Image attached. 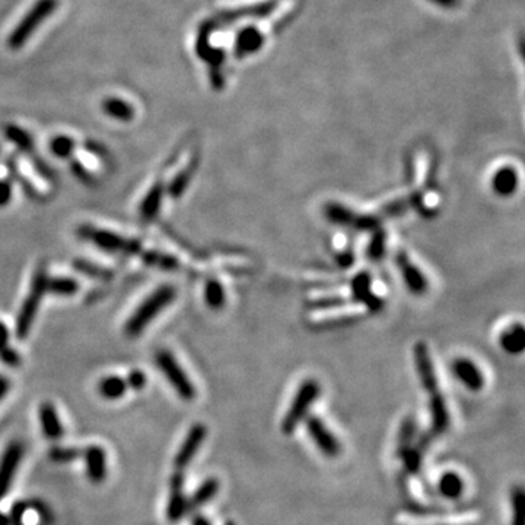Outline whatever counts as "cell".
Listing matches in <instances>:
<instances>
[{
    "label": "cell",
    "mask_w": 525,
    "mask_h": 525,
    "mask_svg": "<svg viewBox=\"0 0 525 525\" xmlns=\"http://www.w3.org/2000/svg\"><path fill=\"white\" fill-rule=\"evenodd\" d=\"M175 296H177V291L171 285H162L158 289H155L154 294L149 295L139 305V308L133 313L130 320L125 322V327H124L125 336L128 337L139 336L162 310H165V308L174 301Z\"/></svg>",
    "instance_id": "cell-1"
},
{
    "label": "cell",
    "mask_w": 525,
    "mask_h": 525,
    "mask_svg": "<svg viewBox=\"0 0 525 525\" xmlns=\"http://www.w3.org/2000/svg\"><path fill=\"white\" fill-rule=\"evenodd\" d=\"M47 280H48L47 267H46L44 263H41V264L37 266V268H35V271H34L29 294L25 298V301L21 306V310H20V314H18V318H16V336H18V339L24 340L28 336V333L32 327V322L35 320V315H37L41 299L47 294Z\"/></svg>",
    "instance_id": "cell-2"
},
{
    "label": "cell",
    "mask_w": 525,
    "mask_h": 525,
    "mask_svg": "<svg viewBox=\"0 0 525 525\" xmlns=\"http://www.w3.org/2000/svg\"><path fill=\"white\" fill-rule=\"evenodd\" d=\"M78 235L82 240L93 243L95 247L107 252H116V254L123 256H140V252L143 251L140 241L133 238H124L118 233L93 225L79 226Z\"/></svg>",
    "instance_id": "cell-3"
},
{
    "label": "cell",
    "mask_w": 525,
    "mask_h": 525,
    "mask_svg": "<svg viewBox=\"0 0 525 525\" xmlns=\"http://www.w3.org/2000/svg\"><path fill=\"white\" fill-rule=\"evenodd\" d=\"M320 393L321 388L315 379H306V381L299 386L294 400L282 421V432L285 435H292L296 430L299 423L306 418L308 410H310L313 403L317 400Z\"/></svg>",
    "instance_id": "cell-4"
},
{
    "label": "cell",
    "mask_w": 525,
    "mask_h": 525,
    "mask_svg": "<svg viewBox=\"0 0 525 525\" xmlns=\"http://www.w3.org/2000/svg\"><path fill=\"white\" fill-rule=\"evenodd\" d=\"M56 8L57 0H39L11 32L8 39V47L12 50L21 48L29 40L32 32L37 29L41 25V22L47 20L54 11H56Z\"/></svg>",
    "instance_id": "cell-5"
},
{
    "label": "cell",
    "mask_w": 525,
    "mask_h": 525,
    "mask_svg": "<svg viewBox=\"0 0 525 525\" xmlns=\"http://www.w3.org/2000/svg\"><path fill=\"white\" fill-rule=\"evenodd\" d=\"M155 360L158 368L167 376L172 388L177 391V394L183 398L184 402H191L196 398V388L190 378L186 375L184 369L179 367L174 355L168 350H159L155 355Z\"/></svg>",
    "instance_id": "cell-6"
},
{
    "label": "cell",
    "mask_w": 525,
    "mask_h": 525,
    "mask_svg": "<svg viewBox=\"0 0 525 525\" xmlns=\"http://www.w3.org/2000/svg\"><path fill=\"white\" fill-rule=\"evenodd\" d=\"M305 426L308 435H310V438L321 451V454L324 457L337 458L340 456V442L320 418H317V416H308V418H305Z\"/></svg>",
    "instance_id": "cell-7"
},
{
    "label": "cell",
    "mask_w": 525,
    "mask_h": 525,
    "mask_svg": "<svg viewBox=\"0 0 525 525\" xmlns=\"http://www.w3.org/2000/svg\"><path fill=\"white\" fill-rule=\"evenodd\" d=\"M206 437L207 428L203 423H196L190 428L174 458V467L177 468V472H183L186 467L190 465V463L194 460L197 454V451L202 448Z\"/></svg>",
    "instance_id": "cell-8"
},
{
    "label": "cell",
    "mask_w": 525,
    "mask_h": 525,
    "mask_svg": "<svg viewBox=\"0 0 525 525\" xmlns=\"http://www.w3.org/2000/svg\"><path fill=\"white\" fill-rule=\"evenodd\" d=\"M22 457L24 446L18 441L11 442L4 451V456L0 458V500L8 495Z\"/></svg>",
    "instance_id": "cell-9"
},
{
    "label": "cell",
    "mask_w": 525,
    "mask_h": 525,
    "mask_svg": "<svg viewBox=\"0 0 525 525\" xmlns=\"http://www.w3.org/2000/svg\"><path fill=\"white\" fill-rule=\"evenodd\" d=\"M414 364L416 369H418V375L423 388L428 391L429 395L439 393L438 379L435 375V369H433L432 360L429 356V350L425 343L419 341L414 346Z\"/></svg>",
    "instance_id": "cell-10"
},
{
    "label": "cell",
    "mask_w": 525,
    "mask_h": 525,
    "mask_svg": "<svg viewBox=\"0 0 525 525\" xmlns=\"http://www.w3.org/2000/svg\"><path fill=\"white\" fill-rule=\"evenodd\" d=\"M395 264L398 266L402 271V276L404 279L406 286L410 289V292L414 295H423L429 289V283L426 276L422 273V271L416 267L409 256L404 251H398L395 254Z\"/></svg>",
    "instance_id": "cell-11"
},
{
    "label": "cell",
    "mask_w": 525,
    "mask_h": 525,
    "mask_svg": "<svg viewBox=\"0 0 525 525\" xmlns=\"http://www.w3.org/2000/svg\"><path fill=\"white\" fill-rule=\"evenodd\" d=\"M184 487V476L181 472H175L171 477L170 483V500H168V508H167V517L171 522H177L183 518L189 510H187V499L183 492Z\"/></svg>",
    "instance_id": "cell-12"
},
{
    "label": "cell",
    "mask_w": 525,
    "mask_h": 525,
    "mask_svg": "<svg viewBox=\"0 0 525 525\" xmlns=\"http://www.w3.org/2000/svg\"><path fill=\"white\" fill-rule=\"evenodd\" d=\"M429 409H430V429L429 435L432 438L439 437L445 433L449 428L451 419H449V411L445 403L444 395L439 393L429 395Z\"/></svg>",
    "instance_id": "cell-13"
},
{
    "label": "cell",
    "mask_w": 525,
    "mask_h": 525,
    "mask_svg": "<svg viewBox=\"0 0 525 525\" xmlns=\"http://www.w3.org/2000/svg\"><path fill=\"white\" fill-rule=\"evenodd\" d=\"M452 372L470 391H480L484 387V376L470 359L458 357L452 364Z\"/></svg>",
    "instance_id": "cell-14"
},
{
    "label": "cell",
    "mask_w": 525,
    "mask_h": 525,
    "mask_svg": "<svg viewBox=\"0 0 525 525\" xmlns=\"http://www.w3.org/2000/svg\"><path fill=\"white\" fill-rule=\"evenodd\" d=\"M88 479L94 484H100L107 477V452L98 446L90 445L83 451Z\"/></svg>",
    "instance_id": "cell-15"
},
{
    "label": "cell",
    "mask_w": 525,
    "mask_h": 525,
    "mask_svg": "<svg viewBox=\"0 0 525 525\" xmlns=\"http://www.w3.org/2000/svg\"><path fill=\"white\" fill-rule=\"evenodd\" d=\"M40 423L44 437L50 441H57L63 437V426L56 407L46 402L40 406Z\"/></svg>",
    "instance_id": "cell-16"
},
{
    "label": "cell",
    "mask_w": 525,
    "mask_h": 525,
    "mask_svg": "<svg viewBox=\"0 0 525 525\" xmlns=\"http://www.w3.org/2000/svg\"><path fill=\"white\" fill-rule=\"evenodd\" d=\"M219 489H221L219 480L214 479V477H209L207 480H205L200 486L197 487V491L187 500V510L196 511L198 508H202V506L207 505L212 499H214L216 495L219 493Z\"/></svg>",
    "instance_id": "cell-17"
},
{
    "label": "cell",
    "mask_w": 525,
    "mask_h": 525,
    "mask_svg": "<svg viewBox=\"0 0 525 525\" xmlns=\"http://www.w3.org/2000/svg\"><path fill=\"white\" fill-rule=\"evenodd\" d=\"M353 292L356 298L364 302L371 311H376L383 306V302L371 292V276L368 273H360L353 280Z\"/></svg>",
    "instance_id": "cell-18"
},
{
    "label": "cell",
    "mask_w": 525,
    "mask_h": 525,
    "mask_svg": "<svg viewBox=\"0 0 525 525\" xmlns=\"http://www.w3.org/2000/svg\"><path fill=\"white\" fill-rule=\"evenodd\" d=\"M162 197H164V184L158 181L144 196L140 205V214L143 221H152L158 214L162 205Z\"/></svg>",
    "instance_id": "cell-19"
},
{
    "label": "cell",
    "mask_w": 525,
    "mask_h": 525,
    "mask_svg": "<svg viewBox=\"0 0 525 525\" xmlns=\"http://www.w3.org/2000/svg\"><path fill=\"white\" fill-rule=\"evenodd\" d=\"M492 186L496 194L503 196V197L511 196L512 193H515L517 186H518L517 171L511 167L500 168L492 179Z\"/></svg>",
    "instance_id": "cell-20"
},
{
    "label": "cell",
    "mask_w": 525,
    "mask_h": 525,
    "mask_svg": "<svg viewBox=\"0 0 525 525\" xmlns=\"http://www.w3.org/2000/svg\"><path fill=\"white\" fill-rule=\"evenodd\" d=\"M429 444H430V441L428 438L422 437L419 444H416L414 446H411L406 452L404 457L402 458V461H403V465H404V470H406L407 475H418L421 472L425 451L428 449Z\"/></svg>",
    "instance_id": "cell-21"
},
{
    "label": "cell",
    "mask_w": 525,
    "mask_h": 525,
    "mask_svg": "<svg viewBox=\"0 0 525 525\" xmlns=\"http://www.w3.org/2000/svg\"><path fill=\"white\" fill-rule=\"evenodd\" d=\"M416 422L411 418V416H407V418L402 422L400 429H398V437H397V446H395V457L397 458H403L406 452L413 446V441L416 437Z\"/></svg>",
    "instance_id": "cell-22"
},
{
    "label": "cell",
    "mask_w": 525,
    "mask_h": 525,
    "mask_svg": "<svg viewBox=\"0 0 525 525\" xmlns=\"http://www.w3.org/2000/svg\"><path fill=\"white\" fill-rule=\"evenodd\" d=\"M438 491L444 498L449 500H457L464 493V482L460 475L454 472H446L439 477Z\"/></svg>",
    "instance_id": "cell-23"
},
{
    "label": "cell",
    "mask_w": 525,
    "mask_h": 525,
    "mask_svg": "<svg viewBox=\"0 0 525 525\" xmlns=\"http://www.w3.org/2000/svg\"><path fill=\"white\" fill-rule=\"evenodd\" d=\"M499 345L508 353H521L525 346V333L522 324H515L511 329L503 332L499 339Z\"/></svg>",
    "instance_id": "cell-24"
},
{
    "label": "cell",
    "mask_w": 525,
    "mask_h": 525,
    "mask_svg": "<svg viewBox=\"0 0 525 525\" xmlns=\"http://www.w3.org/2000/svg\"><path fill=\"white\" fill-rule=\"evenodd\" d=\"M197 158H193L191 161H190V164L184 168V170H181L174 178H172V181H171V183H170V186H168V193H170V196L172 197V198H178V197H181V196H183V193L186 191V189L189 187V184H190V181H191V178H193V174L196 172V170H197Z\"/></svg>",
    "instance_id": "cell-25"
},
{
    "label": "cell",
    "mask_w": 525,
    "mask_h": 525,
    "mask_svg": "<svg viewBox=\"0 0 525 525\" xmlns=\"http://www.w3.org/2000/svg\"><path fill=\"white\" fill-rule=\"evenodd\" d=\"M324 214H325V218L330 219L333 224L352 226V228H353V225L356 222V218H357L356 212H353L352 209L343 206L340 203L325 205Z\"/></svg>",
    "instance_id": "cell-26"
},
{
    "label": "cell",
    "mask_w": 525,
    "mask_h": 525,
    "mask_svg": "<svg viewBox=\"0 0 525 525\" xmlns=\"http://www.w3.org/2000/svg\"><path fill=\"white\" fill-rule=\"evenodd\" d=\"M128 388L129 387L125 384V379L114 375L102 378L98 384L100 394L107 398V400H118V398L125 394Z\"/></svg>",
    "instance_id": "cell-27"
},
{
    "label": "cell",
    "mask_w": 525,
    "mask_h": 525,
    "mask_svg": "<svg viewBox=\"0 0 525 525\" xmlns=\"http://www.w3.org/2000/svg\"><path fill=\"white\" fill-rule=\"evenodd\" d=\"M102 110L107 116L118 121H130L135 117V110L130 104L118 98H110L102 102Z\"/></svg>",
    "instance_id": "cell-28"
},
{
    "label": "cell",
    "mask_w": 525,
    "mask_h": 525,
    "mask_svg": "<svg viewBox=\"0 0 525 525\" xmlns=\"http://www.w3.org/2000/svg\"><path fill=\"white\" fill-rule=\"evenodd\" d=\"M140 259L143 260L144 264L148 266H155L159 267L161 270H177L178 268V260L170 254H164V252L159 251H142L140 252Z\"/></svg>",
    "instance_id": "cell-29"
},
{
    "label": "cell",
    "mask_w": 525,
    "mask_h": 525,
    "mask_svg": "<svg viewBox=\"0 0 525 525\" xmlns=\"http://www.w3.org/2000/svg\"><path fill=\"white\" fill-rule=\"evenodd\" d=\"M511 525H525V495L521 486L511 489Z\"/></svg>",
    "instance_id": "cell-30"
},
{
    "label": "cell",
    "mask_w": 525,
    "mask_h": 525,
    "mask_svg": "<svg viewBox=\"0 0 525 525\" xmlns=\"http://www.w3.org/2000/svg\"><path fill=\"white\" fill-rule=\"evenodd\" d=\"M79 291V283L70 278H48L47 292L59 296H71Z\"/></svg>",
    "instance_id": "cell-31"
},
{
    "label": "cell",
    "mask_w": 525,
    "mask_h": 525,
    "mask_svg": "<svg viewBox=\"0 0 525 525\" xmlns=\"http://www.w3.org/2000/svg\"><path fill=\"white\" fill-rule=\"evenodd\" d=\"M263 44V37L254 29V28H247L240 34V37L237 40V53L238 56H243V54H248L256 51L261 47Z\"/></svg>",
    "instance_id": "cell-32"
},
{
    "label": "cell",
    "mask_w": 525,
    "mask_h": 525,
    "mask_svg": "<svg viewBox=\"0 0 525 525\" xmlns=\"http://www.w3.org/2000/svg\"><path fill=\"white\" fill-rule=\"evenodd\" d=\"M205 301L206 305L212 310H221L225 304V291L224 286L216 280V279H209L205 286Z\"/></svg>",
    "instance_id": "cell-33"
},
{
    "label": "cell",
    "mask_w": 525,
    "mask_h": 525,
    "mask_svg": "<svg viewBox=\"0 0 525 525\" xmlns=\"http://www.w3.org/2000/svg\"><path fill=\"white\" fill-rule=\"evenodd\" d=\"M9 333L5 327L4 322H0V359H2L8 367H20L21 365V356L16 353L9 345H8Z\"/></svg>",
    "instance_id": "cell-34"
},
{
    "label": "cell",
    "mask_w": 525,
    "mask_h": 525,
    "mask_svg": "<svg viewBox=\"0 0 525 525\" xmlns=\"http://www.w3.org/2000/svg\"><path fill=\"white\" fill-rule=\"evenodd\" d=\"M5 135L6 137L13 143L16 144L18 148L22 149L24 152H31L32 151V139L31 136L22 130L21 128H18V125H13V124H9L5 128Z\"/></svg>",
    "instance_id": "cell-35"
},
{
    "label": "cell",
    "mask_w": 525,
    "mask_h": 525,
    "mask_svg": "<svg viewBox=\"0 0 525 525\" xmlns=\"http://www.w3.org/2000/svg\"><path fill=\"white\" fill-rule=\"evenodd\" d=\"M51 152L56 155L57 158H69L71 154H74V149H75V140L69 137V136H57L54 137L51 144Z\"/></svg>",
    "instance_id": "cell-36"
},
{
    "label": "cell",
    "mask_w": 525,
    "mask_h": 525,
    "mask_svg": "<svg viewBox=\"0 0 525 525\" xmlns=\"http://www.w3.org/2000/svg\"><path fill=\"white\" fill-rule=\"evenodd\" d=\"M386 241H387V235L383 231H376L374 233V237H372V240L369 243V247H368V257L372 261L383 259L384 252H386Z\"/></svg>",
    "instance_id": "cell-37"
},
{
    "label": "cell",
    "mask_w": 525,
    "mask_h": 525,
    "mask_svg": "<svg viewBox=\"0 0 525 525\" xmlns=\"http://www.w3.org/2000/svg\"><path fill=\"white\" fill-rule=\"evenodd\" d=\"M81 456V452L76 448H69V446H53L50 449V458L54 463L66 464L70 461H75Z\"/></svg>",
    "instance_id": "cell-38"
},
{
    "label": "cell",
    "mask_w": 525,
    "mask_h": 525,
    "mask_svg": "<svg viewBox=\"0 0 525 525\" xmlns=\"http://www.w3.org/2000/svg\"><path fill=\"white\" fill-rule=\"evenodd\" d=\"M75 267L82 271V273L85 275H89V276H94V278H101V279H105L110 276L111 273L110 271H107L105 268H101L93 263H88V261H83V260H78L75 261Z\"/></svg>",
    "instance_id": "cell-39"
},
{
    "label": "cell",
    "mask_w": 525,
    "mask_h": 525,
    "mask_svg": "<svg viewBox=\"0 0 525 525\" xmlns=\"http://www.w3.org/2000/svg\"><path fill=\"white\" fill-rule=\"evenodd\" d=\"M29 510V505L25 503V502H16L12 510H11V515H9V519H11V525H22V519L27 514V511Z\"/></svg>",
    "instance_id": "cell-40"
},
{
    "label": "cell",
    "mask_w": 525,
    "mask_h": 525,
    "mask_svg": "<svg viewBox=\"0 0 525 525\" xmlns=\"http://www.w3.org/2000/svg\"><path fill=\"white\" fill-rule=\"evenodd\" d=\"M125 384H128V387L132 390H137V391L143 390L144 386H146V375H144V372L140 369H133L129 374L128 379H125Z\"/></svg>",
    "instance_id": "cell-41"
},
{
    "label": "cell",
    "mask_w": 525,
    "mask_h": 525,
    "mask_svg": "<svg viewBox=\"0 0 525 525\" xmlns=\"http://www.w3.org/2000/svg\"><path fill=\"white\" fill-rule=\"evenodd\" d=\"M12 198V186L9 181L0 179V207L6 206Z\"/></svg>",
    "instance_id": "cell-42"
},
{
    "label": "cell",
    "mask_w": 525,
    "mask_h": 525,
    "mask_svg": "<svg viewBox=\"0 0 525 525\" xmlns=\"http://www.w3.org/2000/svg\"><path fill=\"white\" fill-rule=\"evenodd\" d=\"M71 171H74V174L81 179L83 181V183H90V174L85 170V167L82 164H79V162H74V165H71Z\"/></svg>",
    "instance_id": "cell-43"
},
{
    "label": "cell",
    "mask_w": 525,
    "mask_h": 525,
    "mask_svg": "<svg viewBox=\"0 0 525 525\" xmlns=\"http://www.w3.org/2000/svg\"><path fill=\"white\" fill-rule=\"evenodd\" d=\"M429 2L435 4V5L441 6V8H448V9L456 8V6L460 5V0H429Z\"/></svg>",
    "instance_id": "cell-44"
},
{
    "label": "cell",
    "mask_w": 525,
    "mask_h": 525,
    "mask_svg": "<svg viewBox=\"0 0 525 525\" xmlns=\"http://www.w3.org/2000/svg\"><path fill=\"white\" fill-rule=\"evenodd\" d=\"M9 381H8V378H5V376H0V400H2V398L6 395V393L9 391Z\"/></svg>",
    "instance_id": "cell-45"
},
{
    "label": "cell",
    "mask_w": 525,
    "mask_h": 525,
    "mask_svg": "<svg viewBox=\"0 0 525 525\" xmlns=\"http://www.w3.org/2000/svg\"><path fill=\"white\" fill-rule=\"evenodd\" d=\"M191 525H212V524L206 517H203L200 514H196L191 519Z\"/></svg>",
    "instance_id": "cell-46"
},
{
    "label": "cell",
    "mask_w": 525,
    "mask_h": 525,
    "mask_svg": "<svg viewBox=\"0 0 525 525\" xmlns=\"http://www.w3.org/2000/svg\"><path fill=\"white\" fill-rule=\"evenodd\" d=\"M0 525H11V519L6 514L0 512Z\"/></svg>",
    "instance_id": "cell-47"
},
{
    "label": "cell",
    "mask_w": 525,
    "mask_h": 525,
    "mask_svg": "<svg viewBox=\"0 0 525 525\" xmlns=\"http://www.w3.org/2000/svg\"><path fill=\"white\" fill-rule=\"evenodd\" d=\"M226 525H235V522H232V521H228V522H226Z\"/></svg>",
    "instance_id": "cell-48"
}]
</instances>
